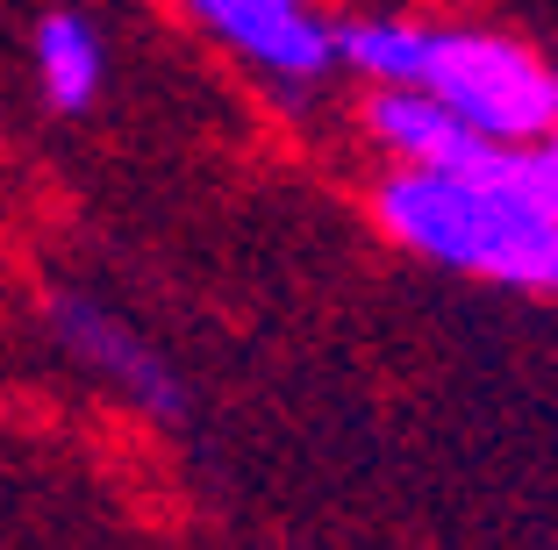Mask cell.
Instances as JSON below:
<instances>
[{
	"label": "cell",
	"instance_id": "cell-1",
	"mask_svg": "<svg viewBox=\"0 0 558 550\" xmlns=\"http://www.w3.org/2000/svg\"><path fill=\"white\" fill-rule=\"evenodd\" d=\"M373 222L429 272L558 301V208L523 186L515 144L480 150L473 164H379Z\"/></svg>",
	"mask_w": 558,
	"mask_h": 550
},
{
	"label": "cell",
	"instance_id": "cell-3",
	"mask_svg": "<svg viewBox=\"0 0 558 550\" xmlns=\"http://www.w3.org/2000/svg\"><path fill=\"white\" fill-rule=\"evenodd\" d=\"M36 315H44L58 357L80 365L100 393H116L122 407L165 421V429L186 421V379H180V365H172V357H165L158 343H150L144 329L116 308V301H100V293L72 286V279H50V286L36 293Z\"/></svg>",
	"mask_w": 558,
	"mask_h": 550
},
{
	"label": "cell",
	"instance_id": "cell-6",
	"mask_svg": "<svg viewBox=\"0 0 558 550\" xmlns=\"http://www.w3.org/2000/svg\"><path fill=\"white\" fill-rule=\"evenodd\" d=\"M29 72H36V100H44L58 122H80L100 108L108 94V44H100L94 15L80 8H50L29 36Z\"/></svg>",
	"mask_w": 558,
	"mask_h": 550
},
{
	"label": "cell",
	"instance_id": "cell-7",
	"mask_svg": "<svg viewBox=\"0 0 558 550\" xmlns=\"http://www.w3.org/2000/svg\"><path fill=\"white\" fill-rule=\"evenodd\" d=\"M515 172L544 208H558V122L544 136H530V144H515Z\"/></svg>",
	"mask_w": 558,
	"mask_h": 550
},
{
	"label": "cell",
	"instance_id": "cell-4",
	"mask_svg": "<svg viewBox=\"0 0 558 550\" xmlns=\"http://www.w3.org/2000/svg\"><path fill=\"white\" fill-rule=\"evenodd\" d=\"M172 8L272 94H308L337 80V22L323 15V0H172Z\"/></svg>",
	"mask_w": 558,
	"mask_h": 550
},
{
	"label": "cell",
	"instance_id": "cell-5",
	"mask_svg": "<svg viewBox=\"0 0 558 550\" xmlns=\"http://www.w3.org/2000/svg\"><path fill=\"white\" fill-rule=\"evenodd\" d=\"M359 130L379 150V164H473L480 150H494L480 130H465L444 100L415 94V86H365Z\"/></svg>",
	"mask_w": 558,
	"mask_h": 550
},
{
	"label": "cell",
	"instance_id": "cell-2",
	"mask_svg": "<svg viewBox=\"0 0 558 550\" xmlns=\"http://www.w3.org/2000/svg\"><path fill=\"white\" fill-rule=\"evenodd\" d=\"M337 72L359 86H415L487 144H530L558 122V65L487 22L351 15L337 22Z\"/></svg>",
	"mask_w": 558,
	"mask_h": 550
}]
</instances>
